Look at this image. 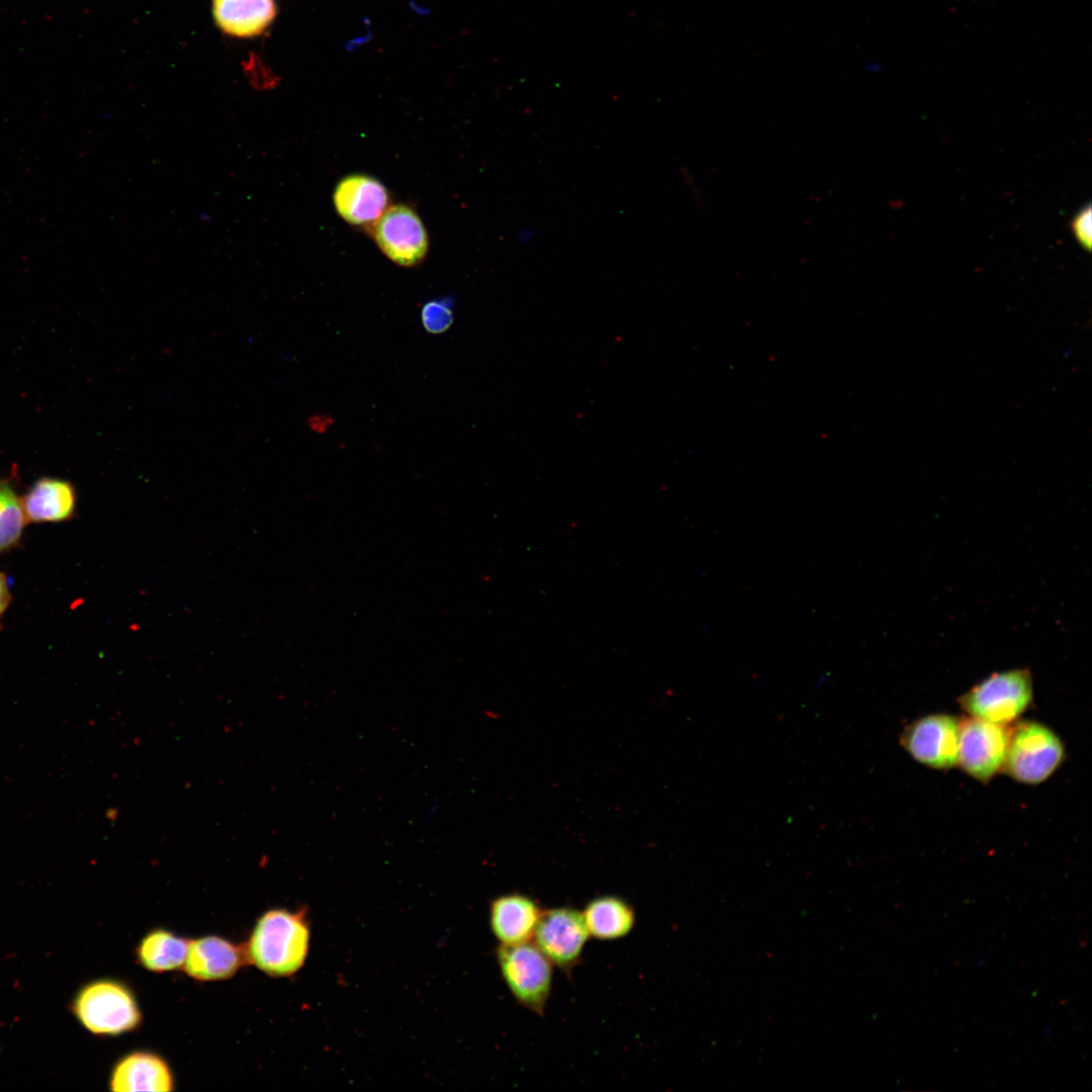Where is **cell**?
Returning <instances> with one entry per match:
<instances>
[{
  "label": "cell",
  "mask_w": 1092,
  "mask_h": 1092,
  "mask_svg": "<svg viewBox=\"0 0 1092 1092\" xmlns=\"http://www.w3.org/2000/svg\"><path fill=\"white\" fill-rule=\"evenodd\" d=\"M7 602H8V592H7L6 583H5V580H4L3 576L0 574V614L5 609V607L7 605Z\"/></svg>",
  "instance_id": "22"
},
{
  "label": "cell",
  "mask_w": 1092,
  "mask_h": 1092,
  "mask_svg": "<svg viewBox=\"0 0 1092 1092\" xmlns=\"http://www.w3.org/2000/svg\"><path fill=\"white\" fill-rule=\"evenodd\" d=\"M188 944L189 939L170 930L157 928L141 939L135 956L140 965L150 972H170L183 967Z\"/></svg>",
  "instance_id": "16"
},
{
  "label": "cell",
  "mask_w": 1092,
  "mask_h": 1092,
  "mask_svg": "<svg viewBox=\"0 0 1092 1092\" xmlns=\"http://www.w3.org/2000/svg\"><path fill=\"white\" fill-rule=\"evenodd\" d=\"M961 721L947 714H931L910 723L901 744L918 762L936 769L958 764Z\"/></svg>",
  "instance_id": "8"
},
{
  "label": "cell",
  "mask_w": 1092,
  "mask_h": 1092,
  "mask_svg": "<svg viewBox=\"0 0 1092 1092\" xmlns=\"http://www.w3.org/2000/svg\"><path fill=\"white\" fill-rule=\"evenodd\" d=\"M72 486L61 480H38L23 499V510L32 521H59L68 518L74 509Z\"/></svg>",
  "instance_id": "17"
},
{
  "label": "cell",
  "mask_w": 1092,
  "mask_h": 1092,
  "mask_svg": "<svg viewBox=\"0 0 1092 1092\" xmlns=\"http://www.w3.org/2000/svg\"><path fill=\"white\" fill-rule=\"evenodd\" d=\"M368 232L380 251L400 267H415L427 256V230L418 212L406 204L390 205Z\"/></svg>",
  "instance_id": "6"
},
{
  "label": "cell",
  "mask_w": 1092,
  "mask_h": 1092,
  "mask_svg": "<svg viewBox=\"0 0 1092 1092\" xmlns=\"http://www.w3.org/2000/svg\"><path fill=\"white\" fill-rule=\"evenodd\" d=\"M542 909L533 898L509 893L493 899L489 907L491 931L500 944L531 941Z\"/></svg>",
  "instance_id": "13"
},
{
  "label": "cell",
  "mask_w": 1092,
  "mask_h": 1092,
  "mask_svg": "<svg viewBox=\"0 0 1092 1092\" xmlns=\"http://www.w3.org/2000/svg\"><path fill=\"white\" fill-rule=\"evenodd\" d=\"M246 963L244 946L218 936L206 935L189 940L183 971L201 982L233 977Z\"/></svg>",
  "instance_id": "11"
},
{
  "label": "cell",
  "mask_w": 1092,
  "mask_h": 1092,
  "mask_svg": "<svg viewBox=\"0 0 1092 1092\" xmlns=\"http://www.w3.org/2000/svg\"><path fill=\"white\" fill-rule=\"evenodd\" d=\"M588 935L581 912L563 906L542 910L533 937L553 966L570 974L581 960Z\"/></svg>",
  "instance_id": "7"
},
{
  "label": "cell",
  "mask_w": 1092,
  "mask_h": 1092,
  "mask_svg": "<svg viewBox=\"0 0 1092 1092\" xmlns=\"http://www.w3.org/2000/svg\"><path fill=\"white\" fill-rule=\"evenodd\" d=\"M333 201L344 220L368 230L390 206V194L377 178L355 173L338 182Z\"/></svg>",
  "instance_id": "10"
},
{
  "label": "cell",
  "mask_w": 1092,
  "mask_h": 1092,
  "mask_svg": "<svg viewBox=\"0 0 1092 1092\" xmlns=\"http://www.w3.org/2000/svg\"><path fill=\"white\" fill-rule=\"evenodd\" d=\"M1064 757V744L1051 728L1022 721L1009 733L1003 768L1019 783L1037 785L1058 769Z\"/></svg>",
  "instance_id": "4"
},
{
  "label": "cell",
  "mask_w": 1092,
  "mask_h": 1092,
  "mask_svg": "<svg viewBox=\"0 0 1092 1092\" xmlns=\"http://www.w3.org/2000/svg\"><path fill=\"white\" fill-rule=\"evenodd\" d=\"M1033 684L1027 668L993 672L960 699L961 707L971 717L998 724L1017 719L1030 705Z\"/></svg>",
  "instance_id": "3"
},
{
  "label": "cell",
  "mask_w": 1092,
  "mask_h": 1092,
  "mask_svg": "<svg viewBox=\"0 0 1092 1092\" xmlns=\"http://www.w3.org/2000/svg\"><path fill=\"white\" fill-rule=\"evenodd\" d=\"M1010 731L1003 724L970 717L961 722L958 764L986 783L1003 768Z\"/></svg>",
  "instance_id": "9"
},
{
  "label": "cell",
  "mask_w": 1092,
  "mask_h": 1092,
  "mask_svg": "<svg viewBox=\"0 0 1092 1092\" xmlns=\"http://www.w3.org/2000/svg\"><path fill=\"white\" fill-rule=\"evenodd\" d=\"M534 237H535V232L529 226L521 228L518 231V242L521 245L526 246V245L530 244L532 242V240L534 239Z\"/></svg>",
  "instance_id": "21"
},
{
  "label": "cell",
  "mask_w": 1092,
  "mask_h": 1092,
  "mask_svg": "<svg viewBox=\"0 0 1092 1092\" xmlns=\"http://www.w3.org/2000/svg\"><path fill=\"white\" fill-rule=\"evenodd\" d=\"M1091 226V205L1088 203L1079 209L1070 221V229L1077 243L1087 252L1090 251L1092 243Z\"/></svg>",
  "instance_id": "20"
},
{
  "label": "cell",
  "mask_w": 1092,
  "mask_h": 1092,
  "mask_svg": "<svg viewBox=\"0 0 1092 1092\" xmlns=\"http://www.w3.org/2000/svg\"><path fill=\"white\" fill-rule=\"evenodd\" d=\"M81 1025L96 1035H119L132 1031L142 1013L132 991L122 982L100 979L83 986L73 1001Z\"/></svg>",
  "instance_id": "2"
},
{
  "label": "cell",
  "mask_w": 1092,
  "mask_h": 1092,
  "mask_svg": "<svg viewBox=\"0 0 1092 1092\" xmlns=\"http://www.w3.org/2000/svg\"><path fill=\"white\" fill-rule=\"evenodd\" d=\"M23 525V506L8 484L0 483V550L19 538Z\"/></svg>",
  "instance_id": "18"
},
{
  "label": "cell",
  "mask_w": 1092,
  "mask_h": 1092,
  "mask_svg": "<svg viewBox=\"0 0 1092 1092\" xmlns=\"http://www.w3.org/2000/svg\"><path fill=\"white\" fill-rule=\"evenodd\" d=\"M496 958L502 977L516 1001L543 1016L552 989V963L531 941L500 944Z\"/></svg>",
  "instance_id": "5"
},
{
  "label": "cell",
  "mask_w": 1092,
  "mask_h": 1092,
  "mask_svg": "<svg viewBox=\"0 0 1092 1092\" xmlns=\"http://www.w3.org/2000/svg\"><path fill=\"white\" fill-rule=\"evenodd\" d=\"M310 931L304 912L276 908L256 921L245 944L248 963L271 977H288L307 958Z\"/></svg>",
  "instance_id": "1"
},
{
  "label": "cell",
  "mask_w": 1092,
  "mask_h": 1092,
  "mask_svg": "<svg viewBox=\"0 0 1092 1092\" xmlns=\"http://www.w3.org/2000/svg\"><path fill=\"white\" fill-rule=\"evenodd\" d=\"M169 1064L158 1054L135 1051L123 1056L113 1067L109 1087L115 1092H168L174 1089Z\"/></svg>",
  "instance_id": "12"
},
{
  "label": "cell",
  "mask_w": 1092,
  "mask_h": 1092,
  "mask_svg": "<svg viewBox=\"0 0 1092 1092\" xmlns=\"http://www.w3.org/2000/svg\"><path fill=\"white\" fill-rule=\"evenodd\" d=\"M214 23L226 35L250 38L261 35L277 14L275 0H212Z\"/></svg>",
  "instance_id": "14"
},
{
  "label": "cell",
  "mask_w": 1092,
  "mask_h": 1092,
  "mask_svg": "<svg viewBox=\"0 0 1092 1092\" xmlns=\"http://www.w3.org/2000/svg\"><path fill=\"white\" fill-rule=\"evenodd\" d=\"M588 934L600 940L628 935L636 923V911L624 898L606 895L590 900L581 911Z\"/></svg>",
  "instance_id": "15"
},
{
  "label": "cell",
  "mask_w": 1092,
  "mask_h": 1092,
  "mask_svg": "<svg viewBox=\"0 0 1092 1092\" xmlns=\"http://www.w3.org/2000/svg\"><path fill=\"white\" fill-rule=\"evenodd\" d=\"M454 300L451 297L428 300L421 309V322L432 335L446 333L454 323Z\"/></svg>",
  "instance_id": "19"
}]
</instances>
